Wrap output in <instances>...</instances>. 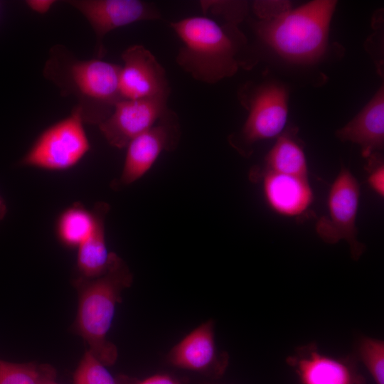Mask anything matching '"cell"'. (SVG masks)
I'll list each match as a JSON object with an SVG mask.
<instances>
[{
	"mask_svg": "<svg viewBox=\"0 0 384 384\" xmlns=\"http://www.w3.org/2000/svg\"><path fill=\"white\" fill-rule=\"evenodd\" d=\"M87 19L96 37L95 57L102 59L106 50L103 39L110 31L137 21L161 18L152 4L139 0L67 1Z\"/></svg>",
	"mask_w": 384,
	"mask_h": 384,
	"instance_id": "9",
	"label": "cell"
},
{
	"mask_svg": "<svg viewBox=\"0 0 384 384\" xmlns=\"http://www.w3.org/2000/svg\"><path fill=\"white\" fill-rule=\"evenodd\" d=\"M95 222L93 208H87L82 203L75 202L65 208L57 218L55 235L61 245L78 248L90 235Z\"/></svg>",
	"mask_w": 384,
	"mask_h": 384,
	"instance_id": "18",
	"label": "cell"
},
{
	"mask_svg": "<svg viewBox=\"0 0 384 384\" xmlns=\"http://www.w3.org/2000/svg\"><path fill=\"white\" fill-rule=\"evenodd\" d=\"M360 200V186L352 173L342 166L329 191L328 213L316 224V232L325 242L334 244L343 240L350 247L354 260L365 250V245L358 240L356 225Z\"/></svg>",
	"mask_w": 384,
	"mask_h": 384,
	"instance_id": "6",
	"label": "cell"
},
{
	"mask_svg": "<svg viewBox=\"0 0 384 384\" xmlns=\"http://www.w3.org/2000/svg\"><path fill=\"white\" fill-rule=\"evenodd\" d=\"M53 0H28L26 1V5L32 11L41 14H46L52 6L55 4Z\"/></svg>",
	"mask_w": 384,
	"mask_h": 384,
	"instance_id": "23",
	"label": "cell"
},
{
	"mask_svg": "<svg viewBox=\"0 0 384 384\" xmlns=\"http://www.w3.org/2000/svg\"><path fill=\"white\" fill-rule=\"evenodd\" d=\"M90 351L87 350L73 375V384H131L129 379L114 376Z\"/></svg>",
	"mask_w": 384,
	"mask_h": 384,
	"instance_id": "20",
	"label": "cell"
},
{
	"mask_svg": "<svg viewBox=\"0 0 384 384\" xmlns=\"http://www.w3.org/2000/svg\"><path fill=\"white\" fill-rule=\"evenodd\" d=\"M259 180L262 181L263 195L267 206L279 215L299 216L314 201L308 177L266 172Z\"/></svg>",
	"mask_w": 384,
	"mask_h": 384,
	"instance_id": "14",
	"label": "cell"
},
{
	"mask_svg": "<svg viewBox=\"0 0 384 384\" xmlns=\"http://www.w3.org/2000/svg\"><path fill=\"white\" fill-rule=\"evenodd\" d=\"M120 70V65L102 59H80L64 45L56 44L49 50L43 75L62 95L77 100L84 123L99 125L122 100Z\"/></svg>",
	"mask_w": 384,
	"mask_h": 384,
	"instance_id": "1",
	"label": "cell"
},
{
	"mask_svg": "<svg viewBox=\"0 0 384 384\" xmlns=\"http://www.w3.org/2000/svg\"><path fill=\"white\" fill-rule=\"evenodd\" d=\"M55 378L56 370L49 364L17 363L0 359V384H45Z\"/></svg>",
	"mask_w": 384,
	"mask_h": 384,
	"instance_id": "19",
	"label": "cell"
},
{
	"mask_svg": "<svg viewBox=\"0 0 384 384\" xmlns=\"http://www.w3.org/2000/svg\"><path fill=\"white\" fill-rule=\"evenodd\" d=\"M335 6V1H311L257 22L255 31L283 58L293 62H312L324 53Z\"/></svg>",
	"mask_w": 384,
	"mask_h": 384,
	"instance_id": "4",
	"label": "cell"
},
{
	"mask_svg": "<svg viewBox=\"0 0 384 384\" xmlns=\"http://www.w3.org/2000/svg\"><path fill=\"white\" fill-rule=\"evenodd\" d=\"M367 181L370 188L379 196H384V166L381 161L369 159Z\"/></svg>",
	"mask_w": 384,
	"mask_h": 384,
	"instance_id": "22",
	"label": "cell"
},
{
	"mask_svg": "<svg viewBox=\"0 0 384 384\" xmlns=\"http://www.w3.org/2000/svg\"><path fill=\"white\" fill-rule=\"evenodd\" d=\"M180 138L178 117L174 111L169 109L154 126L127 145L122 173L112 181L111 187L119 191L142 178L162 151L176 149Z\"/></svg>",
	"mask_w": 384,
	"mask_h": 384,
	"instance_id": "7",
	"label": "cell"
},
{
	"mask_svg": "<svg viewBox=\"0 0 384 384\" xmlns=\"http://www.w3.org/2000/svg\"><path fill=\"white\" fill-rule=\"evenodd\" d=\"M132 282V274L119 257L105 274L94 279L78 277L73 282L78 303L72 329L106 366L113 365L118 357L116 346L107 336L122 293Z\"/></svg>",
	"mask_w": 384,
	"mask_h": 384,
	"instance_id": "3",
	"label": "cell"
},
{
	"mask_svg": "<svg viewBox=\"0 0 384 384\" xmlns=\"http://www.w3.org/2000/svg\"><path fill=\"white\" fill-rule=\"evenodd\" d=\"M45 384H59V383L55 382V379H53V380H50L48 381Z\"/></svg>",
	"mask_w": 384,
	"mask_h": 384,
	"instance_id": "26",
	"label": "cell"
},
{
	"mask_svg": "<svg viewBox=\"0 0 384 384\" xmlns=\"http://www.w3.org/2000/svg\"><path fill=\"white\" fill-rule=\"evenodd\" d=\"M137 384H179L176 380L166 375H156Z\"/></svg>",
	"mask_w": 384,
	"mask_h": 384,
	"instance_id": "24",
	"label": "cell"
},
{
	"mask_svg": "<svg viewBox=\"0 0 384 384\" xmlns=\"http://www.w3.org/2000/svg\"><path fill=\"white\" fill-rule=\"evenodd\" d=\"M287 362L302 384H366L352 360L324 355L314 343L297 348Z\"/></svg>",
	"mask_w": 384,
	"mask_h": 384,
	"instance_id": "12",
	"label": "cell"
},
{
	"mask_svg": "<svg viewBox=\"0 0 384 384\" xmlns=\"http://www.w3.org/2000/svg\"><path fill=\"white\" fill-rule=\"evenodd\" d=\"M169 97L121 100L110 116L98 125L108 144L125 148L134 137L154 126L169 109Z\"/></svg>",
	"mask_w": 384,
	"mask_h": 384,
	"instance_id": "10",
	"label": "cell"
},
{
	"mask_svg": "<svg viewBox=\"0 0 384 384\" xmlns=\"http://www.w3.org/2000/svg\"><path fill=\"white\" fill-rule=\"evenodd\" d=\"M7 213V206L4 198L0 196V222L4 219Z\"/></svg>",
	"mask_w": 384,
	"mask_h": 384,
	"instance_id": "25",
	"label": "cell"
},
{
	"mask_svg": "<svg viewBox=\"0 0 384 384\" xmlns=\"http://www.w3.org/2000/svg\"><path fill=\"white\" fill-rule=\"evenodd\" d=\"M272 172L308 177L306 156L301 145L290 134L280 135L265 159L262 169L255 167L250 172V179L257 181L264 173Z\"/></svg>",
	"mask_w": 384,
	"mask_h": 384,
	"instance_id": "17",
	"label": "cell"
},
{
	"mask_svg": "<svg viewBox=\"0 0 384 384\" xmlns=\"http://www.w3.org/2000/svg\"><path fill=\"white\" fill-rule=\"evenodd\" d=\"M95 214L94 228L87 239L77 248L78 277L94 279L105 274L119 257L109 252L105 239V218L110 206L97 202L92 208Z\"/></svg>",
	"mask_w": 384,
	"mask_h": 384,
	"instance_id": "16",
	"label": "cell"
},
{
	"mask_svg": "<svg viewBox=\"0 0 384 384\" xmlns=\"http://www.w3.org/2000/svg\"><path fill=\"white\" fill-rule=\"evenodd\" d=\"M358 354L375 384H384V342L364 337L359 341Z\"/></svg>",
	"mask_w": 384,
	"mask_h": 384,
	"instance_id": "21",
	"label": "cell"
},
{
	"mask_svg": "<svg viewBox=\"0 0 384 384\" xmlns=\"http://www.w3.org/2000/svg\"><path fill=\"white\" fill-rule=\"evenodd\" d=\"M342 141H350L361 146L363 157L383 148L384 94L380 89L363 110L336 132Z\"/></svg>",
	"mask_w": 384,
	"mask_h": 384,
	"instance_id": "15",
	"label": "cell"
},
{
	"mask_svg": "<svg viewBox=\"0 0 384 384\" xmlns=\"http://www.w3.org/2000/svg\"><path fill=\"white\" fill-rule=\"evenodd\" d=\"M287 92L279 85L259 88L250 100L249 114L241 131L229 139L244 156L250 155L255 142L278 136L287 119Z\"/></svg>",
	"mask_w": 384,
	"mask_h": 384,
	"instance_id": "8",
	"label": "cell"
},
{
	"mask_svg": "<svg viewBox=\"0 0 384 384\" xmlns=\"http://www.w3.org/2000/svg\"><path fill=\"white\" fill-rule=\"evenodd\" d=\"M80 109L45 129L21 158L19 164L48 171L75 166L90 150Z\"/></svg>",
	"mask_w": 384,
	"mask_h": 384,
	"instance_id": "5",
	"label": "cell"
},
{
	"mask_svg": "<svg viewBox=\"0 0 384 384\" xmlns=\"http://www.w3.org/2000/svg\"><path fill=\"white\" fill-rule=\"evenodd\" d=\"M213 326V321L208 320L186 336L169 352L170 363L187 370L206 372L210 369L220 374L228 358L218 354Z\"/></svg>",
	"mask_w": 384,
	"mask_h": 384,
	"instance_id": "13",
	"label": "cell"
},
{
	"mask_svg": "<svg viewBox=\"0 0 384 384\" xmlns=\"http://www.w3.org/2000/svg\"><path fill=\"white\" fill-rule=\"evenodd\" d=\"M119 89L122 100L168 96L170 87L163 66L142 45H133L122 53Z\"/></svg>",
	"mask_w": 384,
	"mask_h": 384,
	"instance_id": "11",
	"label": "cell"
},
{
	"mask_svg": "<svg viewBox=\"0 0 384 384\" xmlns=\"http://www.w3.org/2000/svg\"><path fill=\"white\" fill-rule=\"evenodd\" d=\"M170 26L183 42L176 62L195 80L214 84L237 72L236 55L245 38L235 24L220 25L206 16H191Z\"/></svg>",
	"mask_w": 384,
	"mask_h": 384,
	"instance_id": "2",
	"label": "cell"
}]
</instances>
